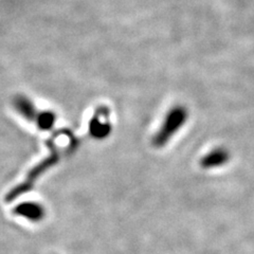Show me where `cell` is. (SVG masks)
I'll return each mask as SVG.
<instances>
[{
	"mask_svg": "<svg viewBox=\"0 0 254 254\" xmlns=\"http://www.w3.org/2000/svg\"><path fill=\"white\" fill-rule=\"evenodd\" d=\"M55 121H57V116L52 111H41L35 124L39 129L50 130Z\"/></svg>",
	"mask_w": 254,
	"mask_h": 254,
	"instance_id": "obj_7",
	"label": "cell"
},
{
	"mask_svg": "<svg viewBox=\"0 0 254 254\" xmlns=\"http://www.w3.org/2000/svg\"><path fill=\"white\" fill-rule=\"evenodd\" d=\"M13 104L15 109L17 110L26 120L33 123L36 122L41 111H38L36 109V107L30 99L25 97V95H17V97H15L14 99Z\"/></svg>",
	"mask_w": 254,
	"mask_h": 254,
	"instance_id": "obj_6",
	"label": "cell"
},
{
	"mask_svg": "<svg viewBox=\"0 0 254 254\" xmlns=\"http://www.w3.org/2000/svg\"><path fill=\"white\" fill-rule=\"evenodd\" d=\"M188 120V110L184 106H175L166 115L160 129L155 134L153 145L163 147Z\"/></svg>",
	"mask_w": 254,
	"mask_h": 254,
	"instance_id": "obj_2",
	"label": "cell"
},
{
	"mask_svg": "<svg viewBox=\"0 0 254 254\" xmlns=\"http://www.w3.org/2000/svg\"><path fill=\"white\" fill-rule=\"evenodd\" d=\"M230 159V153L229 150L225 147H217L215 149L211 150V152L205 155L200 160L201 168L205 170L215 169L218 166H222L226 164Z\"/></svg>",
	"mask_w": 254,
	"mask_h": 254,
	"instance_id": "obj_5",
	"label": "cell"
},
{
	"mask_svg": "<svg viewBox=\"0 0 254 254\" xmlns=\"http://www.w3.org/2000/svg\"><path fill=\"white\" fill-rule=\"evenodd\" d=\"M13 213L16 215L27 218L30 221H41L45 217V208L38 202H22L15 206Z\"/></svg>",
	"mask_w": 254,
	"mask_h": 254,
	"instance_id": "obj_4",
	"label": "cell"
},
{
	"mask_svg": "<svg viewBox=\"0 0 254 254\" xmlns=\"http://www.w3.org/2000/svg\"><path fill=\"white\" fill-rule=\"evenodd\" d=\"M109 114V109L105 106H101L95 110L89 122V132L91 137L99 140L108 137L111 131V124L108 119Z\"/></svg>",
	"mask_w": 254,
	"mask_h": 254,
	"instance_id": "obj_3",
	"label": "cell"
},
{
	"mask_svg": "<svg viewBox=\"0 0 254 254\" xmlns=\"http://www.w3.org/2000/svg\"><path fill=\"white\" fill-rule=\"evenodd\" d=\"M47 145L50 148V155L48 156L45 160H43L42 162H39L37 165H35L34 168L28 173L25 181L21 182L20 185L16 186L15 188H13L10 192L6 194L5 201H7V202L13 201L16 199V198L22 195L23 193L29 192V190L34 187L36 180L41 177L48 169H50L53 165L57 164L60 161V159L62 158L63 155H68V154L73 153L74 150L77 148L78 144L69 145V146L62 149L61 147H58V145L55 144L53 139L52 140L50 139L47 142Z\"/></svg>",
	"mask_w": 254,
	"mask_h": 254,
	"instance_id": "obj_1",
	"label": "cell"
}]
</instances>
